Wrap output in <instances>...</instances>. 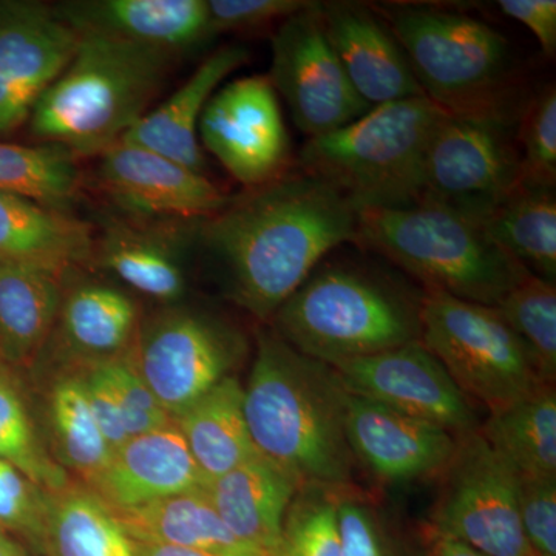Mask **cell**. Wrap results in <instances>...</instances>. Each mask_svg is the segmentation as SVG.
I'll return each instance as SVG.
<instances>
[{
  "mask_svg": "<svg viewBox=\"0 0 556 556\" xmlns=\"http://www.w3.org/2000/svg\"><path fill=\"white\" fill-rule=\"evenodd\" d=\"M84 378H86L83 379V382L86 387L87 397H89L91 412L100 426L102 437L108 441L110 450L116 452L130 439L118 401H116L108 380L102 376L101 369L98 368L97 362L93 361Z\"/></svg>",
  "mask_w": 556,
  "mask_h": 556,
  "instance_id": "43",
  "label": "cell"
},
{
  "mask_svg": "<svg viewBox=\"0 0 556 556\" xmlns=\"http://www.w3.org/2000/svg\"><path fill=\"white\" fill-rule=\"evenodd\" d=\"M332 368L348 393L427 420L456 438L481 426L471 402L420 340Z\"/></svg>",
  "mask_w": 556,
  "mask_h": 556,
  "instance_id": "15",
  "label": "cell"
},
{
  "mask_svg": "<svg viewBox=\"0 0 556 556\" xmlns=\"http://www.w3.org/2000/svg\"><path fill=\"white\" fill-rule=\"evenodd\" d=\"M268 78L308 138L338 130L371 109L351 86L332 50L318 2H309L278 25Z\"/></svg>",
  "mask_w": 556,
  "mask_h": 556,
  "instance_id": "12",
  "label": "cell"
},
{
  "mask_svg": "<svg viewBox=\"0 0 556 556\" xmlns=\"http://www.w3.org/2000/svg\"><path fill=\"white\" fill-rule=\"evenodd\" d=\"M0 556H28L16 541L11 540L2 527H0Z\"/></svg>",
  "mask_w": 556,
  "mask_h": 556,
  "instance_id": "47",
  "label": "cell"
},
{
  "mask_svg": "<svg viewBox=\"0 0 556 556\" xmlns=\"http://www.w3.org/2000/svg\"><path fill=\"white\" fill-rule=\"evenodd\" d=\"M0 459L16 467L49 493L70 489L67 473L47 455L31 426L20 391L0 368Z\"/></svg>",
  "mask_w": 556,
  "mask_h": 556,
  "instance_id": "35",
  "label": "cell"
},
{
  "mask_svg": "<svg viewBox=\"0 0 556 556\" xmlns=\"http://www.w3.org/2000/svg\"><path fill=\"white\" fill-rule=\"evenodd\" d=\"M201 219H152L110 215L94 232L93 258L135 291L160 302L186 292L185 254L197 244Z\"/></svg>",
  "mask_w": 556,
  "mask_h": 556,
  "instance_id": "18",
  "label": "cell"
},
{
  "mask_svg": "<svg viewBox=\"0 0 556 556\" xmlns=\"http://www.w3.org/2000/svg\"><path fill=\"white\" fill-rule=\"evenodd\" d=\"M497 7L506 16L532 31L547 58L556 53L555 0H500Z\"/></svg>",
  "mask_w": 556,
  "mask_h": 556,
  "instance_id": "44",
  "label": "cell"
},
{
  "mask_svg": "<svg viewBox=\"0 0 556 556\" xmlns=\"http://www.w3.org/2000/svg\"><path fill=\"white\" fill-rule=\"evenodd\" d=\"M56 9L78 33L113 36L174 60L212 39L206 0H72Z\"/></svg>",
  "mask_w": 556,
  "mask_h": 556,
  "instance_id": "21",
  "label": "cell"
},
{
  "mask_svg": "<svg viewBox=\"0 0 556 556\" xmlns=\"http://www.w3.org/2000/svg\"><path fill=\"white\" fill-rule=\"evenodd\" d=\"M521 481L556 478V391L541 387L478 428Z\"/></svg>",
  "mask_w": 556,
  "mask_h": 556,
  "instance_id": "29",
  "label": "cell"
},
{
  "mask_svg": "<svg viewBox=\"0 0 556 556\" xmlns=\"http://www.w3.org/2000/svg\"><path fill=\"white\" fill-rule=\"evenodd\" d=\"M388 17L428 100L448 115L518 124L532 97L503 33L431 7H397Z\"/></svg>",
  "mask_w": 556,
  "mask_h": 556,
  "instance_id": "4",
  "label": "cell"
},
{
  "mask_svg": "<svg viewBox=\"0 0 556 556\" xmlns=\"http://www.w3.org/2000/svg\"><path fill=\"white\" fill-rule=\"evenodd\" d=\"M243 402V386L228 376L175 419L206 482L257 455Z\"/></svg>",
  "mask_w": 556,
  "mask_h": 556,
  "instance_id": "26",
  "label": "cell"
},
{
  "mask_svg": "<svg viewBox=\"0 0 556 556\" xmlns=\"http://www.w3.org/2000/svg\"><path fill=\"white\" fill-rule=\"evenodd\" d=\"M42 552L47 556H135L134 541L112 508L90 490L50 493Z\"/></svg>",
  "mask_w": 556,
  "mask_h": 556,
  "instance_id": "31",
  "label": "cell"
},
{
  "mask_svg": "<svg viewBox=\"0 0 556 556\" xmlns=\"http://www.w3.org/2000/svg\"><path fill=\"white\" fill-rule=\"evenodd\" d=\"M204 484L181 431L172 424L130 438L89 485L105 506L123 511L195 492Z\"/></svg>",
  "mask_w": 556,
  "mask_h": 556,
  "instance_id": "20",
  "label": "cell"
},
{
  "mask_svg": "<svg viewBox=\"0 0 556 556\" xmlns=\"http://www.w3.org/2000/svg\"><path fill=\"white\" fill-rule=\"evenodd\" d=\"M519 518L533 555L556 556V478L521 481Z\"/></svg>",
  "mask_w": 556,
  "mask_h": 556,
  "instance_id": "42",
  "label": "cell"
},
{
  "mask_svg": "<svg viewBox=\"0 0 556 556\" xmlns=\"http://www.w3.org/2000/svg\"><path fill=\"white\" fill-rule=\"evenodd\" d=\"M251 53L239 43L219 47L201 62L166 101L150 109L119 141L139 146L203 174L206 160L200 148V121L207 102L230 73L247 64Z\"/></svg>",
  "mask_w": 556,
  "mask_h": 556,
  "instance_id": "22",
  "label": "cell"
},
{
  "mask_svg": "<svg viewBox=\"0 0 556 556\" xmlns=\"http://www.w3.org/2000/svg\"><path fill=\"white\" fill-rule=\"evenodd\" d=\"M174 58L127 40L79 33L78 49L28 119L39 144L97 156L152 108Z\"/></svg>",
  "mask_w": 556,
  "mask_h": 556,
  "instance_id": "3",
  "label": "cell"
},
{
  "mask_svg": "<svg viewBox=\"0 0 556 556\" xmlns=\"http://www.w3.org/2000/svg\"><path fill=\"white\" fill-rule=\"evenodd\" d=\"M430 515L433 535L489 556H535L519 518L521 479L479 431L457 439Z\"/></svg>",
  "mask_w": 556,
  "mask_h": 556,
  "instance_id": "10",
  "label": "cell"
},
{
  "mask_svg": "<svg viewBox=\"0 0 556 556\" xmlns=\"http://www.w3.org/2000/svg\"><path fill=\"white\" fill-rule=\"evenodd\" d=\"M94 362L118 401L130 438L175 424L174 417L161 407L144 380L139 378L129 358L115 356Z\"/></svg>",
  "mask_w": 556,
  "mask_h": 556,
  "instance_id": "38",
  "label": "cell"
},
{
  "mask_svg": "<svg viewBox=\"0 0 556 556\" xmlns=\"http://www.w3.org/2000/svg\"><path fill=\"white\" fill-rule=\"evenodd\" d=\"M424 346L473 404L496 413L544 386L525 342L493 306L426 291L420 298Z\"/></svg>",
  "mask_w": 556,
  "mask_h": 556,
  "instance_id": "8",
  "label": "cell"
},
{
  "mask_svg": "<svg viewBox=\"0 0 556 556\" xmlns=\"http://www.w3.org/2000/svg\"><path fill=\"white\" fill-rule=\"evenodd\" d=\"M420 300L351 263L318 265L270 318L273 331L329 367L419 340Z\"/></svg>",
  "mask_w": 556,
  "mask_h": 556,
  "instance_id": "5",
  "label": "cell"
},
{
  "mask_svg": "<svg viewBox=\"0 0 556 556\" xmlns=\"http://www.w3.org/2000/svg\"><path fill=\"white\" fill-rule=\"evenodd\" d=\"M525 342L544 386L556 379L555 281L529 274L493 306Z\"/></svg>",
  "mask_w": 556,
  "mask_h": 556,
  "instance_id": "34",
  "label": "cell"
},
{
  "mask_svg": "<svg viewBox=\"0 0 556 556\" xmlns=\"http://www.w3.org/2000/svg\"><path fill=\"white\" fill-rule=\"evenodd\" d=\"M50 493L0 459V527L21 533L42 548Z\"/></svg>",
  "mask_w": 556,
  "mask_h": 556,
  "instance_id": "39",
  "label": "cell"
},
{
  "mask_svg": "<svg viewBox=\"0 0 556 556\" xmlns=\"http://www.w3.org/2000/svg\"><path fill=\"white\" fill-rule=\"evenodd\" d=\"M336 490H299L285 518L276 556H340Z\"/></svg>",
  "mask_w": 556,
  "mask_h": 556,
  "instance_id": "36",
  "label": "cell"
},
{
  "mask_svg": "<svg viewBox=\"0 0 556 556\" xmlns=\"http://www.w3.org/2000/svg\"><path fill=\"white\" fill-rule=\"evenodd\" d=\"M325 35L351 86L369 108L426 97L401 43L368 5L318 2Z\"/></svg>",
  "mask_w": 556,
  "mask_h": 556,
  "instance_id": "19",
  "label": "cell"
},
{
  "mask_svg": "<svg viewBox=\"0 0 556 556\" xmlns=\"http://www.w3.org/2000/svg\"><path fill=\"white\" fill-rule=\"evenodd\" d=\"M94 229L68 211L0 192V262L65 277L93 258Z\"/></svg>",
  "mask_w": 556,
  "mask_h": 556,
  "instance_id": "24",
  "label": "cell"
},
{
  "mask_svg": "<svg viewBox=\"0 0 556 556\" xmlns=\"http://www.w3.org/2000/svg\"><path fill=\"white\" fill-rule=\"evenodd\" d=\"M78 156L54 144L22 146L0 139V192L68 211L79 195Z\"/></svg>",
  "mask_w": 556,
  "mask_h": 556,
  "instance_id": "32",
  "label": "cell"
},
{
  "mask_svg": "<svg viewBox=\"0 0 556 556\" xmlns=\"http://www.w3.org/2000/svg\"><path fill=\"white\" fill-rule=\"evenodd\" d=\"M199 138L244 189L292 170L291 141L268 75L243 76L215 91L201 116Z\"/></svg>",
  "mask_w": 556,
  "mask_h": 556,
  "instance_id": "13",
  "label": "cell"
},
{
  "mask_svg": "<svg viewBox=\"0 0 556 556\" xmlns=\"http://www.w3.org/2000/svg\"><path fill=\"white\" fill-rule=\"evenodd\" d=\"M447 112L427 97L388 102L300 150L298 169L327 181L357 211L407 207L422 195L428 148Z\"/></svg>",
  "mask_w": 556,
  "mask_h": 556,
  "instance_id": "6",
  "label": "cell"
},
{
  "mask_svg": "<svg viewBox=\"0 0 556 556\" xmlns=\"http://www.w3.org/2000/svg\"><path fill=\"white\" fill-rule=\"evenodd\" d=\"M482 226L497 247L530 274L555 281V189L522 185Z\"/></svg>",
  "mask_w": 556,
  "mask_h": 556,
  "instance_id": "30",
  "label": "cell"
},
{
  "mask_svg": "<svg viewBox=\"0 0 556 556\" xmlns=\"http://www.w3.org/2000/svg\"><path fill=\"white\" fill-rule=\"evenodd\" d=\"M431 546L428 556H489L477 548L450 540V538L433 535L430 533Z\"/></svg>",
  "mask_w": 556,
  "mask_h": 556,
  "instance_id": "45",
  "label": "cell"
},
{
  "mask_svg": "<svg viewBox=\"0 0 556 556\" xmlns=\"http://www.w3.org/2000/svg\"><path fill=\"white\" fill-rule=\"evenodd\" d=\"M134 541L135 556H208L192 548L172 546V544L153 543V541Z\"/></svg>",
  "mask_w": 556,
  "mask_h": 556,
  "instance_id": "46",
  "label": "cell"
},
{
  "mask_svg": "<svg viewBox=\"0 0 556 556\" xmlns=\"http://www.w3.org/2000/svg\"><path fill=\"white\" fill-rule=\"evenodd\" d=\"M300 489L291 475L258 453L203 486L233 535L263 556H276L285 518Z\"/></svg>",
  "mask_w": 556,
  "mask_h": 556,
  "instance_id": "23",
  "label": "cell"
},
{
  "mask_svg": "<svg viewBox=\"0 0 556 556\" xmlns=\"http://www.w3.org/2000/svg\"><path fill=\"white\" fill-rule=\"evenodd\" d=\"M356 239L357 208L324 179L298 169L230 197L201 219L197 244L222 266L229 298L270 321L329 252Z\"/></svg>",
  "mask_w": 556,
  "mask_h": 556,
  "instance_id": "1",
  "label": "cell"
},
{
  "mask_svg": "<svg viewBox=\"0 0 556 556\" xmlns=\"http://www.w3.org/2000/svg\"><path fill=\"white\" fill-rule=\"evenodd\" d=\"M97 156L94 182L119 214L197 222L229 203L206 175L152 150L116 141Z\"/></svg>",
  "mask_w": 556,
  "mask_h": 556,
  "instance_id": "16",
  "label": "cell"
},
{
  "mask_svg": "<svg viewBox=\"0 0 556 556\" xmlns=\"http://www.w3.org/2000/svg\"><path fill=\"white\" fill-rule=\"evenodd\" d=\"M340 556H388L378 514L351 486L336 490Z\"/></svg>",
  "mask_w": 556,
  "mask_h": 556,
  "instance_id": "40",
  "label": "cell"
},
{
  "mask_svg": "<svg viewBox=\"0 0 556 556\" xmlns=\"http://www.w3.org/2000/svg\"><path fill=\"white\" fill-rule=\"evenodd\" d=\"M345 433L356 463L386 482L439 477L459 439L445 428L350 393Z\"/></svg>",
  "mask_w": 556,
  "mask_h": 556,
  "instance_id": "17",
  "label": "cell"
},
{
  "mask_svg": "<svg viewBox=\"0 0 556 556\" xmlns=\"http://www.w3.org/2000/svg\"><path fill=\"white\" fill-rule=\"evenodd\" d=\"M517 127L447 113L428 148L419 203L482 225L522 186Z\"/></svg>",
  "mask_w": 556,
  "mask_h": 556,
  "instance_id": "9",
  "label": "cell"
},
{
  "mask_svg": "<svg viewBox=\"0 0 556 556\" xmlns=\"http://www.w3.org/2000/svg\"><path fill=\"white\" fill-rule=\"evenodd\" d=\"M113 514L131 540L192 548L208 556H263L233 535L203 489Z\"/></svg>",
  "mask_w": 556,
  "mask_h": 556,
  "instance_id": "25",
  "label": "cell"
},
{
  "mask_svg": "<svg viewBox=\"0 0 556 556\" xmlns=\"http://www.w3.org/2000/svg\"><path fill=\"white\" fill-rule=\"evenodd\" d=\"M356 244L412 274L427 291L479 305L495 306L530 274L481 223L433 204L357 211Z\"/></svg>",
  "mask_w": 556,
  "mask_h": 556,
  "instance_id": "7",
  "label": "cell"
},
{
  "mask_svg": "<svg viewBox=\"0 0 556 556\" xmlns=\"http://www.w3.org/2000/svg\"><path fill=\"white\" fill-rule=\"evenodd\" d=\"M243 353L244 338L236 328L200 311L169 308L139 328L127 358L177 419L228 378Z\"/></svg>",
  "mask_w": 556,
  "mask_h": 556,
  "instance_id": "11",
  "label": "cell"
},
{
  "mask_svg": "<svg viewBox=\"0 0 556 556\" xmlns=\"http://www.w3.org/2000/svg\"><path fill=\"white\" fill-rule=\"evenodd\" d=\"M522 185L555 189L556 90L554 84L532 94L518 121Z\"/></svg>",
  "mask_w": 556,
  "mask_h": 556,
  "instance_id": "37",
  "label": "cell"
},
{
  "mask_svg": "<svg viewBox=\"0 0 556 556\" xmlns=\"http://www.w3.org/2000/svg\"><path fill=\"white\" fill-rule=\"evenodd\" d=\"M212 38L225 33H254L305 9L306 0H206Z\"/></svg>",
  "mask_w": 556,
  "mask_h": 556,
  "instance_id": "41",
  "label": "cell"
},
{
  "mask_svg": "<svg viewBox=\"0 0 556 556\" xmlns=\"http://www.w3.org/2000/svg\"><path fill=\"white\" fill-rule=\"evenodd\" d=\"M62 278L49 270L0 262V356L28 364L56 324Z\"/></svg>",
  "mask_w": 556,
  "mask_h": 556,
  "instance_id": "27",
  "label": "cell"
},
{
  "mask_svg": "<svg viewBox=\"0 0 556 556\" xmlns=\"http://www.w3.org/2000/svg\"><path fill=\"white\" fill-rule=\"evenodd\" d=\"M79 33L56 7L0 0V139L28 124L42 94L78 49Z\"/></svg>",
  "mask_w": 556,
  "mask_h": 556,
  "instance_id": "14",
  "label": "cell"
},
{
  "mask_svg": "<svg viewBox=\"0 0 556 556\" xmlns=\"http://www.w3.org/2000/svg\"><path fill=\"white\" fill-rule=\"evenodd\" d=\"M56 325L73 351L100 361L119 356L135 342L139 309L135 300L118 288L80 283L62 291Z\"/></svg>",
  "mask_w": 556,
  "mask_h": 556,
  "instance_id": "28",
  "label": "cell"
},
{
  "mask_svg": "<svg viewBox=\"0 0 556 556\" xmlns=\"http://www.w3.org/2000/svg\"><path fill=\"white\" fill-rule=\"evenodd\" d=\"M50 419L58 452L87 482L108 467L113 452L102 437L79 376H67L50 394Z\"/></svg>",
  "mask_w": 556,
  "mask_h": 556,
  "instance_id": "33",
  "label": "cell"
},
{
  "mask_svg": "<svg viewBox=\"0 0 556 556\" xmlns=\"http://www.w3.org/2000/svg\"><path fill=\"white\" fill-rule=\"evenodd\" d=\"M244 393V416L258 455L299 485L353 486L356 459L348 447V391L338 371L303 356L263 329Z\"/></svg>",
  "mask_w": 556,
  "mask_h": 556,
  "instance_id": "2",
  "label": "cell"
}]
</instances>
